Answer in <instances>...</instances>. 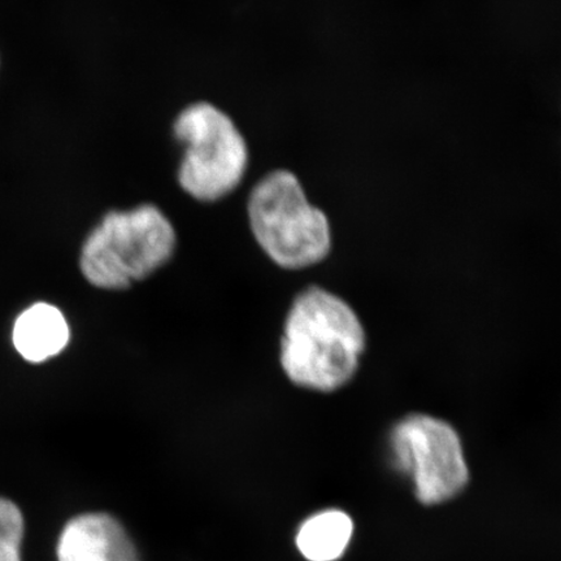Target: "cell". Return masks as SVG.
Instances as JSON below:
<instances>
[{
    "label": "cell",
    "instance_id": "52a82bcc",
    "mask_svg": "<svg viewBox=\"0 0 561 561\" xmlns=\"http://www.w3.org/2000/svg\"><path fill=\"white\" fill-rule=\"evenodd\" d=\"M70 339L66 316L58 307L39 301L19 314L12 342L21 357L42 363L59 355Z\"/></svg>",
    "mask_w": 561,
    "mask_h": 561
},
{
    "label": "cell",
    "instance_id": "8992f818",
    "mask_svg": "<svg viewBox=\"0 0 561 561\" xmlns=\"http://www.w3.org/2000/svg\"><path fill=\"white\" fill-rule=\"evenodd\" d=\"M56 560L139 561L122 524L102 512L70 518L56 545Z\"/></svg>",
    "mask_w": 561,
    "mask_h": 561
},
{
    "label": "cell",
    "instance_id": "9c48e42d",
    "mask_svg": "<svg viewBox=\"0 0 561 561\" xmlns=\"http://www.w3.org/2000/svg\"><path fill=\"white\" fill-rule=\"evenodd\" d=\"M25 518L15 502L0 496V561H23Z\"/></svg>",
    "mask_w": 561,
    "mask_h": 561
},
{
    "label": "cell",
    "instance_id": "6da1fadb",
    "mask_svg": "<svg viewBox=\"0 0 561 561\" xmlns=\"http://www.w3.org/2000/svg\"><path fill=\"white\" fill-rule=\"evenodd\" d=\"M366 331L345 300L319 286L294 299L280 341V366L300 388L333 392L353 380Z\"/></svg>",
    "mask_w": 561,
    "mask_h": 561
},
{
    "label": "cell",
    "instance_id": "277c9868",
    "mask_svg": "<svg viewBox=\"0 0 561 561\" xmlns=\"http://www.w3.org/2000/svg\"><path fill=\"white\" fill-rule=\"evenodd\" d=\"M173 135L184 149L179 184L192 198L217 202L241 185L249 170V146L226 112L207 102L187 105L175 117Z\"/></svg>",
    "mask_w": 561,
    "mask_h": 561
},
{
    "label": "cell",
    "instance_id": "7a4b0ae2",
    "mask_svg": "<svg viewBox=\"0 0 561 561\" xmlns=\"http://www.w3.org/2000/svg\"><path fill=\"white\" fill-rule=\"evenodd\" d=\"M175 248L178 234L159 207L110 210L83 242L80 270L98 289L125 290L170 262Z\"/></svg>",
    "mask_w": 561,
    "mask_h": 561
},
{
    "label": "cell",
    "instance_id": "ba28073f",
    "mask_svg": "<svg viewBox=\"0 0 561 561\" xmlns=\"http://www.w3.org/2000/svg\"><path fill=\"white\" fill-rule=\"evenodd\" d=\"M354 535V524L343 511L320 512L301 525L298 549L310 561H335L345 553Z\"/></svg>",
    "mask_w": 561,
    "mask_h": 561
},
{
    "label": "cell",
    "instance_id": "3957f363",
    "mask_svg": "<svg viewBox=\"0 0 561 561\" xmlns=\"http://www.w3.org/2000/svg\"><path fill=\"white\" fill-rule=\"evenodd\" d=\"M248 215L257 244L280 268H308L332 250L327 215L311 205L290 171H273L252 187Z\"/></svg>",
    "mask_w": 561,
    "mask_h": 561
},
{
    "label": "cell",
    "instance_id": "5b68a950",
    "mask_svg": "<svg viewBox=\"0 0 561 561\" xmlns=\"http://www.w3.org/2000/svg\"><path fill=\"white\" fill-rule=\"evenodd\" d=\"M390 458L410 477L420 503L436 506L468 485L469 468L459 433L447 421L413 413L399 420L389 436Z\"/></svg>",
    "mask_w": 561,
    "mask_h": 561
}]
</instances>
